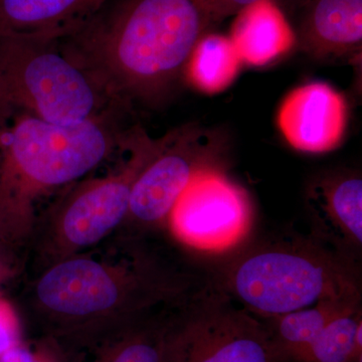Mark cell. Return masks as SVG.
Listing matches in <instances>:
<instances>
[{
	"label": "cell",
	"instance_id": "obj_1",
	"mask_svg": "<svg viewBox=\"0 0 362 362\" xmlns=\"http://www.w3.org/2000/svg\"><path fill=\"white\" fill-rule=\"evenodd\" d=\"M216 0H108L61 52L117 103L156 108L185 78L190 54L214 25Z\"/></svg>",
	"mask_w": 362,
	"mask_h": 362
},
{
	"label": "cell",
	"instance_id": "obj_12",
	"mask_svg": "<svg viewBox=\"0 0 362 362\" xmlns=\"http://www.w3.org/2000/svg\"><path fill=\"white\" fill-rule=\"evenodd\" d=\"M108 0H0V35L59 40L83 28Z\"/></svg>",
	"mask_w": 362,
	"mask_h": 362
},
{
	"label": "cell",
	"instance_id": "obj_8",
	"mask_svg": "<svg viewBox=\"0 0 362 362\" xmlns=\"http://www.w3.org/2000/svg\"><path fill=\"white\" fill-rule=\"evenodd\" d=\"M221 151L218 136L197 126L168 133L163 148L136 178L127 216L144 225L169 216L195 173L216 164Z\"/></svg>",
	"mask_w": 362,
	"mask_h": 362
},
{
	"label": "cell",
	"instance_id": "obj_16",
	"mask_svg": "<svg viewBox=\"0 0 362 362\" xmlns=\"http://www.w3.org/2000/svg\"><path fill=\"white\" fill-rule=\"evenodd\" d=\"M243 65L230 37L206 33L188 59L185 78L199 92L218 94L235 82Z\"/></svg>",
	"mask_w": 362,
	"mask_h": 362
},
{
	"label": "cell",
	"instance_id": "obj_20",
	"mask_svg": "<svg viewBox=\"0 0 362 362\" xmlns=\"http://www.w3.org/2000/svg\"><path fill=\"white\" fill-rule=\"evenodd\" d=\"M16 345V330L11 318L0 310V356Z\"/></svg>",
	"mask_w": 362,
	"mask_h": 362
},
{
	"label": "cell",
	"instance_id": "obj_5",
	"mask_svg": "<svg viewBox=\"0 0 362 362\" xmlns=\"http://www.w3.org/2000/svg\"><path fill=\"white\" fill-rule=\"evenodd\" d=\"M168 134L150 137L141 127L131 128V157L117 175L87 180L74 188L59 206L64 240L74 247L92 246L127 218L131 190L136 178L163 148Z\"/></svg>",
	"mask_w": 362,
	"mask_h": 362
},
{
	"label": "cell",
	"instance_id": "obj_18",
	"mask_svg": "<svg viewBox=\"0 0 362 362\" xmlns=\"http://www.w3.org/2000/svg\"><path fill=\"white\" fill-rule=\"evenodd\" d=\"M166 333H138L126 340L107 362H164Z\"/></svg>",
	"mask_w": 362,
	"mask_h": 362
},
{
	"label": "cell",
	"instance_id": "obj_14",
	"mask_svg": "<svg viewBox=\"0 0 362 362\" xmlns=\"http://www.w3.org/2000/svg\"><path fill=\"white\" fill-rule=\"evenodd\" d=\"M235 16L228 37L244 65H269L296 44V33L274 0H259Z\"/></svg>",
	"mask_w": 362,
	"mask_h": 362
},
{
	"label": "cell",
	"instance_id": "obj_19",
	"mask_svg": "<svg viewBox=\"0 0 362 362\" xmlns=\"http://www.w3.org/2000/svg\"><path fill=\"white\" fill-rule=\"evenodd\" d=\"M259 0H216L214 7V25L221 23L228 16H235L244 8Z\"/></svg>",
	"mask_w": 362,
	"mask_h": 362
},
{
	"label": "cell",
	"instance_id": "obj_13",
	"mask_svg": "<svg viewBox=\"0 0 362 362\" xmlns=\"http://www.w3.org/2000/svg\"><path fill=\"white\" fill-rule=\"evenodd\" d=\"M298 35L302 47L317 59L357 54L362 44V0H313Z\"/></svg>",
	"mask_w": 362,
	"mask_h": 362
},
{
	"label": "cell",
	"instance_id": "obj_15",
	"mask_svg": "<svg viewBox=\"0 0 362 362\" xmlns=\"http://www.w3.org/2000/svg\"><path fill=\"white\" fill-rule=\"evenodd\" d=\"M358 300H331L275 317L269 333L279 362H291L337 317L358 308Z\"/></svg>",
	"mask_w": 362,
	"mask_h": 362
},
{
	"label": "cell",
	"instance_id": "obj_9",
	"mask_svg": "<svg viewBox=\"0 0 362 362\" xmlns=\"http://www.w3.org/2000/svg\"><path fill=\"white\" fill-rule=\"evenodd\" d=\"M349 118L345 97L324 82L292 90L278 111L279 129L286 141L306 153H326L339 147Z\"/></svg>",
	"mask_w": 362,
	"mask_h": 362
},
{
	"label": "cell",
	"instance_id": "obj_2",
	"mask_svg": "<svg viewBox=\"0 0 362 362\" xmlns=\"http://www.w3.org/2000/svg\"><path fill=\"white\" fill-rule=\"evenodd\" d=\"M129 109L116 105L76 125L16 113L0 126V204L26 211L37 197L78 180L124 146Z\"/></svg>",
	"mask_w": 362,
	"mask_h": 362
},
{
	"label": "cell",
	"instance_id": "obj_4",
	"mask_svg": "<svg viewBox=\"0 0 362 362\" xmlns=\"http://www.w3.org/2000/svg\"><path fill=\"white\" fill-rule=\"evenodd\" d=\"M228 287L247 310L267 318L331 300H359L354 276L341 259L307 243L250 252L233 267Z\"/></svg>",
	"mask_w": 362,
	"mask_h": 362
},
{
	"label": "cell",
	"instance_id": "obj_21",
	"mask_svg": "<svg viewBox=\"0 0 362 362\" xmlns=\"http://www.w3.org/2000/svg\"><path fill=\"white\" fill-rule=\"evenodd\" d=\"M0 362H49L42 359V357L35 356L30 350L23 347L16 346L9 349L6 354L0 356Z\"/></svg>",
	"mask_w": 362,
	"mask_h": 362
},
{
	"label": "cell",
	"instance_id": "obj_6",
	"mask_svg": "<svg viewBox=\"0 0 362 362\" xmlns=\"http://www.w3.org/2000/svg\"><path fill=\"white\" fill-rule=\"evenodd\" d=\"M169 216L185 244L201 251L221 252L246 237L252 206L246 190L213 164L195 173Z\"/></svg>",
	"mask_w": 362,
	"mask_h": 362
},
{
	"label": "cell",
	"instance_id": "obj_10",
	"mask_svg": "<svg viewBox=\"0 0 362 362\" xmlns=\"http://www.w3.org/2000/svg\"><path fill=\"white\" fill-rule=\"evenodd\" d=\"M40 304L52 314L83 319L105 314L121 299L115 276L94 259L62 261L40 278L37 286Z\"/></svg>",
	"mask_w": 362,
	"mask_h": 362
},
{
	"label": "cell",
	"instance_id": "obj_11",
	"mask_svg": "<svg viewBox=\"0 0 362 362\" xmlns=\"http://www.w3.org/2000/svg\"><path fill=\"white\" fill-rule=\"evenodd\" d=\"M309 211L317 240L332 245L340 254L361 250L362 180L354 173L320 178L309 188Z\"/></svg>",
	"mask_w": 362,
	"mask_h": 362
},
{
	"label": "cell",
	"instance_id": "obj_7",
	"mask_svg": "<svg viewBox=\"0 0 362 362\" xmlns=\"http://www.w3.org/2000/svg\"><path fill=\"white\" fill-rule=\"evenodd\" d=\"M166 333L164 362H279L268 328L221 299Z\"/></svg>",
	"mask_w": 362,
	"mask_h": 362
},
{
	"label": "cell",
	"instance_id": "obj_17",
	"mask_svg": "<svg viewBox=\"0 0 362 362\" xmlns=\"http://www.w3.org/2000/svg\"><path fill=\"white\" fill-rule=\"evenodd\" d=\"M361 356L358 308L337 317L291 362H354Z\"/></svg>",
	"mask_w": 362,
	"mask_h": 362
},
{
	"label": "cell",
	"instance_id": "obj_3",
	"mask_svg": "<svg viewBox=\"0 0 362 362\" xmlns=\"http://www.w3.org/2000/svg\"><path fill=\"white\" fill-rule=\"evenodd\" d=\"M116 105L121 104L66 58L58 40L0 35V116L28 113L69 126Z\"/></svg>",
	"mask_w": 362,
	"mask_h": 362
},
{
	"label": "cell",
	"instance_id": "obj_22",
	"mask_svg": "<svg viewBox=\"0 0 362 362\" xmlns=\"http://www.w3.org/2000/svg\"><path fill=\"white\" fill-rule=\"evenodd\" d=\"M0 120H1V117H0Z\"/></svg>",
	"mask_w": 362,
	"mask_h": 362
}]
</instances>
